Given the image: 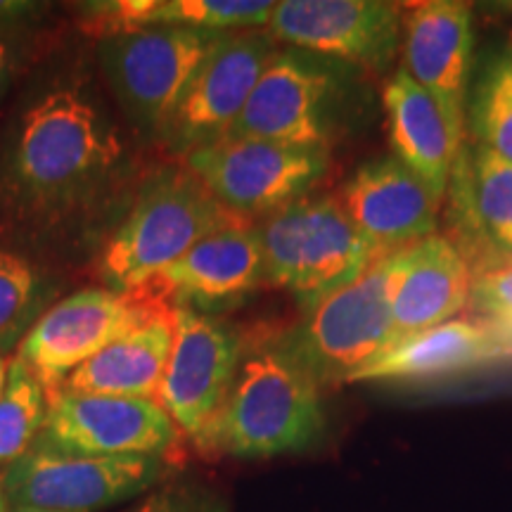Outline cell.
Instances as JSON below:
<instances>
[{
  "label": "cell",
  "mask_w": 512,
  "mask_h": 512,
  "mask_svg": "<svg viewBox=\"0 0 512 512\" xmlns=\"http://www.w3.org/2000/svg\"><path fill=\"white\" fill-rule=\"evenodd\" d=\"M223 36L228 34L152 27L100 38L102 74L140 133L162 140L190 81Z\"/></svg>",
  "instance_id": "cell-5"
},
{
  "label": "cell",
  "mask_w": 512,
  "mask_h": 512,
  "mask_svg": "<svg viewBox=\"0 0 512 512\" xmlns=\"http://www.w3.org/2000/svg\"><path fill=\"white\" fill-rule=\"evenodd\" d=\"M124 143L93 95L53 88L22 114L0 162V202L19 219L55 226L110 188Z\"/></svg>",
  "instance_id": "cell-1"
},
{
  "label": "cell",
  "mask_w": 512,
  "mask_h": 512,
  "mask_svg": "<svg viewBox=\"0 0 512 512\" xmlns=\"http://www.w3.org/2000/svg\"><path fill=\"white\" fill-rule=\"evenodd\" d=\"M174 344L171 306L76 368L60 392L155 399ZM57 394V392H55Z\"/></svg>",
  "instance_id": "cell-22"
},
{
  "label": "cell",
  "mask_w": 512,
  "mask_h": 512,
  "mask_svg": "<svg viewBox=\"0 0 512 512\" xmlns=\"http://www.w3.org/2000/svg\"><path fill=\"white\" fill-rule=\"evenodd\" d=\"M470 309L512 342V261L472 273Z\"/></svg>",
  "instance_id": "cell-27"
},
{
  "label": "cell",
  "mask_w": 512,
  "mask_h": 512,
  "mask_svg": "<svg viewBox=\"0 0 512 512\" xmlns=\"http://www.w3.org/2000/svg\"><path fill=\"white\" fill-rule=\"evenodd\" d=\"M389 266L392 254L380 256L354 283L304 311L299 325L280 337L320 387L349 384L358 370L392 347Z\"/></svg>",
  "instance_id": "cell-6"
},
{
  "label": "cell",
  "mask_w": 512,
  "mask_h": 512,
  "mask_svg": "<svg viewBox=\"0 0 512 512\" xmlns=\"http://www.w3.org/2000/svg\"><path fill=\"white\" fill-rule=\"evenodd\" d=\"M48 415V392L19 358L0 396V477L34 448Z\"/></svg>",
  "instance_id": "cell-25"
},
{
  "label": "cell",
  "mask_w": 512,
  "mask_h": 512,
  "mask_svg": "<svg viewBox=\"0 0 512 512\" xmlns=\"http://www.w3.org/2000/svg\"><path fill=\"white\" fill-rule=\"evenodd\" d=\"M242 221L216 200L188 166H164L140 185L124 223L100 259L110 290L131 294L176 264L214 230Z\"/></svg>",
  "instance_id": "cell-3"
},
{
  "label": "cell",
  "mask_w": 512,
  "mask_h": 512,
  "mask_svg": "<svg viewBox=\"0 0 512 512\" xmlns=\"http://www.w3.org/2000/svg\"><path fill=\"white\" fill-rule=\"evenodd\" d=\"M38 10L36 3H22V0H0V31L15 27L22 19L34 17Z\"/></svg>",
  "instance_id": "cell-29"
},
{
  "label": "cell",
  "mask_w": 512,
  "mask_h": 512,
  "mask_svg": "<svg viewBox=\"0 0 512 512\" xmlns=\"http://www.w3.org/2000/svg\"><path fill=\"white\" fill-rule=\"evenodd\" d=\"M382 105L392 157L420 178L441 204L465 140L456 136L432 95L403 67H396L384 81Z\"/></svg>",
  "instance_id": "cell-21"
},
{
  "label": "cell",
  "mask_w": 512,
  "mask_h": 512,
  "mask_svg": "<svg viewBox=\"0 0 512 512\" xmlns=\"http://www.w3.org/2000/svg\"><path fill=\"white\" fill-rule=\"evenodd\" d=\"M344 86L342 64L294 48L278 50L226 138L330 150L342 124Z\"/></svg>",
  "instance_id": "cell-8"
},
{
  "label": "cell",
  "mask_w": 512,
  "mask_h": 512,
  "mask_svg": "<svg viewBox=\"0 0 512 512\" xmlns=\"http://www.w3.org/2000/svg\"><path fill=\"white\" fill-rule=\"evenodd\" d=\"M505 8H510V10H512V3H505Z\"/></svg>",
  "instance_id": "cell-34"
},
{
  "label": "cell",
  "mask_w": 512,
  "mask_h": 512,
  "mask_svg": "<svg viewBox=\"0 0 512 512\" xmlns=\"http://www.w3.org/2000/svg\"><path fill=\"white\" fill-rule=\"evenodd\" d=\"M278 50L266 31L223 36L178 102L162 133L164 143L185 157L226 138Z\"/></svg>",
  "instance_id": "cell-14"
},
{
  "label": "cell",
  "mask_w": 512,
  "mask_h": 512,
  "mask_svg": "<svg viewBox=\"0 0 512 512\" xmlns=\"http://www.w3.org/2000/svg\"><path fill=\"white\" fill-rule=\"evenodd\" d=\"M41 278L24 256L0 249V349L22 342L36 323Z\"/></svg>",
  "instance_id": "cell-26"
},
{
  "label": "cell",
  "mask_w": 512,
  "mask_h": 512,
  "mask_svg": "<svg viewBox=\"0 0 512 512\" xmlns=\"http://www.w3.org/2000/svg\"><path fill=\"white\" fill-rule=\"evenodd\" d=\"M472 143L512 162V43L486 57L467 98Z\"/></svg>",
  "instance_id": "cell-24"
},
{
  "label": "cell",
  "mask_w": 512,
  "mask_h": 512,
  "mask_svg": "<svg viewBox=\"0 0 512 512\" xmlns=\"http://www.w3.org/2000/svg\"><path fill=\"white\" fill-rule=\"evenodd\" d=\"M266 34L342 67L384 72L403 41V5L387 0H283Z\"/></svg>",
  "instance_id": "cell-12"
},
{
  "label": "cell",
  "mask_w": 512,
  "mask_h": 512,
  "mask_svg": "<svg viewBox=\"0 0 512 512\" xmlns=\"http://www.w3.org/2000/svg\"><path fill=\"white\" fill-rule=\"evenodd\" d=\"M166 460L145 456H69L31 448L3 475L12 508L93 512L126 501L164 475Z\"/></svg>",
  "instance_id": "cell-13"
},
{
  "label": "cell",
  "mask_w": 512,
  "mask_h": 512,
  "mask_svg": "<svg viewBox=\"0 0 512 512\" xmlns=\"http://www.w3.org/2000/svg\"><path fill=\"white\" fill-rule=\"evenodd\" d=\"M358 233L380 254H394L437 235L439 202L392 155L358 164L339 195Z\"/></svg>",
  "instance_id": "cell-17"
},
{
  "label": "cell",
  "mask_w": 512,
  "mask_h": 512,
  "mask_svg": "<svg viewBox=\"0 0 512 512\" xmlns=\"http://www.w3.org/2000/svg\"><path fill=\"white\" fill-rule=\"evenodd\" d=\"M8 512H55V510H38V508H12V505H8Z\"/></svg>",
  "instance_id": "cell-33"
},
{
  "label": "cell",
  "mask_w": 512,
  "mask_h": 512,
  "mask_svg": "<svg viewBox=\"0 0 512 512\" xmlns=\"http://www.w3.org/2000/svg\"><path fill=\"white\" fill-rule=\"evenodd\" d=\"M472 266L446 235L415 242L392 254L389 304L392 347L403 339L456 320L470 309Z\"/></svg>",
  "instance_id": "cell-18"
},
{
  "label": "cell",
  "mask_w": 512,
  "mask_h": 512,
  "mask_svg": "<svg viewBox=\"0 0 512 512\" xmlns=\"http://www.w3.org/2000/svg\"><path fill=\"white\" fill-rule=\"evenodd\" d=\"M273 0H112L86 5V27L100 38L169 27L240 34L268 27Z\"/></svg>",
  "instance_id": "cell-23"
},
{
  "label": "cell",
  "mask_w": 512,
  "mask_h": 512,
  "mask_svg": "<svg viewBox=\"0 0 512 512\" xmlns=\"http://www.w3.org/2000/svg\"><path fill=\"white\" fill-rule=\"evenodd\" d=\"M174 344L155 401L181 434L214 451L216 427L245 356L238 328L211 313L171 306Z\"/></svg>",
  "instance_id": "cell-7"
},
{
  "label": "cell",
  "mask_w": 512,
  "mask_h": 512,
  "mask_svg": "<svg viewBox=\"0 0 512 512\" xmlns=\"http://www.w3.org/2000/svg\"><path fill=\"white\" fill-rule=\"evenodd\" d=\"M472 5L427 0L403 12L401 67L432 95L448 126L465 140L467 98L472 86Z\"/></svg>",
  "instance_id": "cell-16"
},
{
  "label": "cell",
  "mask_w": 512,
  "mask_h": 512,
  "mask_svg": "<svg viewBox=\"0 0 512 512\" xmlns=\"http://www.w3.org/2000/svg\"><path fill=\"white\" fill-rule=\"evenodd\" d=\"M133 512H230L228 503L195 482H171L159 486Z\"/></svg>",
  "instance_id": "cell-28"
},
{
  "label": "cell",
  "mask_w": 512,
  "mask_h": 512,
  "mask_svg": "<svg viewBox=\"0 0 512 512\" xmlns=\"http://www.w3.org/2000/svg\"><path fill=\"white\" fill-rule=\"evenodd\" d=\"M512 342L482 318H456L389 347L351 377L356 382H422L498 366Z\"/></svg>",
  "instance_id": "cell-20"
},
{
  "label": "cell",
  "mask_w": 512,
  "mask_h": 512,
  "mask_svg": "<svg viewBox=\"0 0 512 512\" xmlns=\"http://www.w3.org/2000/svg\"><path fill=\"white\" fill-rule=\"evenodd\" d=\"M0 512H8V498H5V489H3V477H0Z\"/></svg>",
  "instance_id": "cell-32"
},
{
  "label": "cell",
  "mask_w": 512,
  "mask_h": 512,
  "mask_svg": "<svg viewBox=\"0 0 512 512\" xmlns=\"http://www.w3.org/2000/svg\"><path fill=\"white\" fill-rule=\"evenodd\" d=\"M183 159L204 188L238 216H268L313 195L332 164L330 150L252 138H223Z\"/></svg>",
  "instance_id": "cell-9"
},
{
  "label": "cell",
  "mask_w": 512,
  "mask_h": 512,
  "mask_svg": "<svg viewBox=\"0 0 512 512\" xmlns=\"http://www.w3.org/2000/svg\"><path fill=\"white\" fill-rule=\"evenodd\" d=\"M12 72H15V60H12V50L8 43L0 41V102H3L5 93H8Z\"/></svg>",
  "instance_id": "cell-30"
},
{
  "label": "cell",
  "mask_w": 512,
  "mask_h": 512,
  "mask_svg": "<svg viewBox=\"0 0 512 512\" xmlns=\"http://www.w3.org/2000/svg\"><path fill=\"white\" fill-rule=\"evenodd\" d=\"M164 309L169 306L140 302L133 294L86 287L36 318L19 342L17 358L46 387L50 399L76 368Z\"/></svg>",
  "instance_id": "cell-10"
},
{
  "label": "cell",
  "mask_w": 512,
  "mask_h": 512,
  "mask_svg": "<svg viewBox=\"0 0 512 512\" xmlns=\"http://www.w3.org/2000/svg\"><path fill=\"white\" fill-rule=\"evenodd\" d=\"M181 430L155 399L57 392L34 448L69 456H145L171 460Z\"/></svg>",
  "instance_id": "cell-11"
},
{
  "label": "cell",
  "mask_w": 512,
  "mask_h": 512,
  "mask_svg": "<svg viewBox=\"0 0 512 512\" xmlns=\"http://www.w3.org/2000/svg\"><path fill=\"white\" fill-rule=\"evenodd\" d=\"M320 389L280 339L245 349L216 427L214 451L235 458L309 451L328 427Z\"/></svg>",
  "instance_id": "cell-2"
},
{
  "label": "cell",
  "mask_w": 512,
  "mask_h": 512,
  "mask_svg": "<svg viewBox=\"0 0 512 512\" xmlns=\"http://www.w3.org/2000/svg\"><path fill=\"white\" fill-rule=\"evenodd\" d=\"M259 233L266 283L290 292L302 313L387 256L358 233L332 195H309L273 211Z\"/></svg>",
  "instance_id": "cell-4"
},
{
  "label": "cell",
  "mask_w": 512,
  "mask_h": 512,
  "mask_svg": "<svg viewBox=\"0 0 512 512\" xmlns=\"http://www.w3.org/2000/svg\"><path fill=\"white\" fill-rule=\"evenodd\" d=\"M8 373H10V361L0 354V396H3L5 384H8Z\"/></svg>",
  "instance_id": "cell-31"
},
{
  "label": "cell",
  "mask_w": 512,
  "mask_h": 512,
  "mask_svg": "<svg viewBox=\"0 0 512 512\" xmlns=\"http://www.w3.org/2000/svg\"><path fill=\"white\" fill-rule=\"evenodd\" d=\"M458 238L472 273L512 261V162L482 145L460 147L448 192Z\"/></svg>",
  "instance_id": "cell-19"
},
{
  "label": "cell",
  "mask_w": 512,
  "mask_h": 512,
  "mask_svg": "<svg viewBox=\"0 0 512 512\" xmlns=\"http://www.w3.org/2000/svg\"><path fill=\"white\" fill-rule=\"evenodd\" d=\"M261 285H266V261L259 226L235 221L214 230L131 294L147 304L207 313L242 302Z\"/></svg>",
  "instance_id": "cell-15"
}]
</instances>
